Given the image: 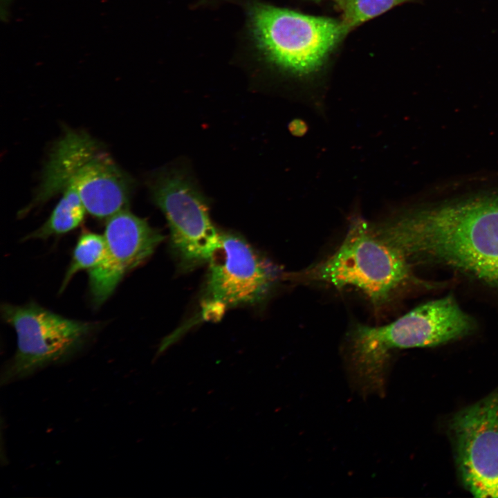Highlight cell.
<instances>
[{
	"instance_id": "cell-12",
	"label": "cell",
	"mask_w": 498,
	"mask_h": 498,
	"mask_svg": "<svg viewBox=\"0 0 498 498\" xmlns=\"http://www.w3.org/2000/svg\"><path fill=\"white\" fill-rule=\"evenodd\" d=\"M106 244L104 235L92 232H84L78 238L73 252L72 259L66 270L60 286L62 293L73 276L84 270L88 271L98 266L105 254Z\"/></svg>"
},
{
	"instance_id": "cell-13",
	"label": "cell",
	"mask_w": 498,
	"mask_h": 498,
	"mask_svg": "<svg viewBox=\"0 0 498 498\" xmlns=\"http://www.w3.org/2000/svg\"><path fill=\"white\" fill-rule=\"evenodd\" d=\"M404 0H342L345 32L387 11Z\"/></svg>"
},
{
	"instance_id": "cell-5",
	"label": "cell",
	"mask_w": 498,
	"mask_h": 498,
	"mask_svg": "<svg viewBox=\"0 0 498 498\" xmlns=\"http://www.w3.org/2000/svg\"><path fill=\"white\" fill-rule=\"evenodd\" d=\"M250 22L267 58L299 74L316 70L346 33L342 22L263 4L252 6Z\"/></svg>"
},
{
	"instance_id": "cell-8",
	"label": "cell",
	"mask_w": 498,
	"mask_h": 498,
	"mask_svg": "<svg viewBox=\"0 0 498 498\" xmlns=\"http://www.w3.org/2000/svg\"><path fill=\"white\" fill-rule=\"evenodd\" d=\"M152 199L170 230V246L178 267L192 270L208 263L220 243L208 204L194 184L180 172L160 174L151 186Z\"/></svg>"
},
{
	"instance_id": "cell-3",
	"label": "cell",
	"mask_w": 498,
	"mask_h": 498,
	"mask_svg": "<svg viewBox=\"0 0 498 498\" xmlns=\"http://www.w3.org/2000/svg\"><path fill=\"white\" fill-rule=\"evenodd\" d=\"M475 328L474 319L451 295L422 304L385 325L357 324L348 338L351 372L362 390L381 392L393 350L442 344Z\"/></svg>"
},
{
	"instance_id": "cell-4",
	"label": "cell",
	"mask_w": 498,
	"mask_h": 498,
	"mask_svg": "<svg viewBox=\"0 0 498 498\" xmlns=\"http://www.w3.org/2000/svg\"><path fill=\"white\" fill-rule=\"evenodd\" d=\"M66 183L75 187L86 212L95 217L108 219L127 208V175L94 139L68 131L52 151L36 197L21 214L50 199Z\"/></svg>"
},
{
	"instance_id": "cell-2",
	"label": "cell",
	"mask_w": 498,
	"mask_h": 498,
	"mask_svg": "<svg viewBox=\"0 0 498 498\" xmlns=\"http://www.w3.org/2000/svg\"><path fill=\"white\" fill-rule=\"evenodd\" d=\"M284 278L355 288L369 299L376 311L406 289L426 286L414 275L404 255L359 212L350 216L344 238L333 253L300 271L285 274Z\"/></svg>"
},
{
	"instance_id": "cell-11",
	"label": "cell",
	"mask_w": 498,
	"mask_h": 498,
	"mask_svg": "<svg viewBox=\"0 0 498 498\" xmlns=\"http://www.w3.org/2000/svg\"><path fill=\"white\" fill-rule=\"evenodd\" d=\"M62 196L47 221L39 228L25 237V239H46L52 236L62 235L77 228L83 221L85 207L75 187L70 183L63 184L59 192Z\"/></svg>"
},
{
	"instance_id": "cell-10",
	"label": "cell",
	"mask_w": 498,
	"mask_h": 498,
	"mask_svg": "<svg viewBox=\"0 0 498 498\" xmlns=\"http://www.w3.org/2000/svg\"><path fill=\"white\" fill-rule=\"evenodd\" d=\"M104 237L106 249L101 263L89 271L93 304L102 305L124 276L142 264L164 237L127 208L107 219Z\"/></svg>"
},
{
	"instance_id": "cell-14",
	"label": "cell",
	"mask_w": 498,
	"mask_h": 498,
	"mask_svg": "<svg viewBox=\"0 0 498 498\" xmlns=\"http://www.w3.org/2000/svg\"><path fill=\"white\" fill-rule=\"evenodd\" d=\"M288 129L294 136L302 137L308 131L309 127L305 120L295 118L289 123Z\"/></svg>"
},
{
	"instance_id": "cell-7",
	"label": "cell",
	"mask_w": 498,
	"mask_h": 498,
	"mask_svg": "<svg viewBox=\"0 0 498 498\" xmlns=\"http://www.w3.org/2000/svg\"><path fill=\"white\" fill-rule=\"evenodd\" d=\"M204 315L228 307L264 302L282 275L277 266L235 233L221 232L209 261Z\"/></svg>"
},
{
	"instance_id": "cell-9",
	"label": "cell",
	"mask_w": 498,
	"mask_h": 498,
	"mask_svg": "<svg viewBox=\"0 0 498 498\" xmlns=\"http://www.w3.org/2000/svg\"><path fill=\"white\" fill-rule=\"evenodd\" d=\"M450 429L465 488L477 498H498V389L456 414Z\"/></svg>"
},
{
	"instance_id": "cell-1",
	"label": "cell",
	"mask_w": 498,
	"mask_h": 498,
	"mask_svg": "<svg viewBox=\"0 0 498 498\" xmlns=\"http://www.w3.org/2000/svg\"><path fill=\"white\" fill-rule=\"evenodd\" d=\"M381 233L410 264L451 270L498 296V192L403 210Z\"/></svg>"
},
{
	"instance_id": "cell-6",
	"label": "cell",
	"mask_w": 498,
	"mask_h": 498,
	"mask_svg": "<svg viewBox=\"0 0 498 498\" xmlns=\"http://www.w3.org/2000/svg\"><path fill=\"white\" fill-rule=\"evenodd\" d=\"M1 313L17 338L16 353L2 374L4 384L66 360L98 328L96 322L69 319L33 302L22 306L3 304Z\"/></svg>"
}]
</instances>
